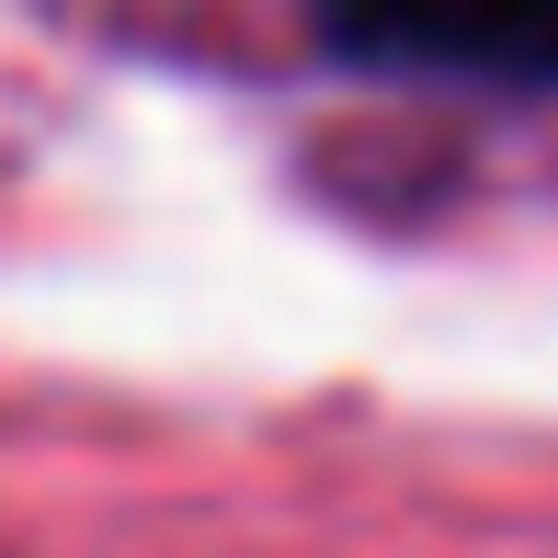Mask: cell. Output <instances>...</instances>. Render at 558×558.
Here are the masks:
<instances>
[{"mask_svg": "<svg viewBox=\"0 0 558 558\" xmlns=\"http://www.w3.org/2000/svg\"><path fill=\"white\" fill-rule=\"evenodd\" d=\"M342 58L478 92H558V0H319Z\"/></svg>", "mask_w": 558, "mask_h": 558, "instance_id": "cell-1", "label": "cell"}]
</instances>
